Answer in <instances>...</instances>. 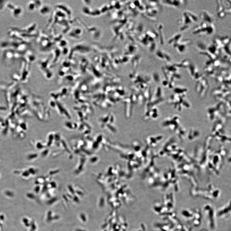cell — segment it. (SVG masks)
I'll return each mask as SVG.
<instances>
[{"label":"cell","mask_w":231,"mask_h":231,"mask_svg":"<svg viewBox=\"0 0 231 231\" xmlns=\"http://www.w3.org/2000/svg\"><path fill=\"white\" fill-rule=\"evenodd\" d=\"M188 90L185 88L176 87L174 89L173 93L170 96L169 102L176 110L181 111L185 108L190 106L186 98Z\"/></svg>","instance_id":"1"},{"label":"cell","mask_w":231,"mask_h":231,"mask_svg":"<svg viewBox=\"0 0 231 231\" xmlns=\"http://www.w3.org/2000/svg\"><path fill=\"white\" fill-rule=\"evenodd\" d=\"M6 8L10 11L12 16L15 19L20 18L24 13V9L21 6L15 5L9 2L7 5Z\"/></svg>","instance_id":"2"},{"label":"cell","mask_w":231,"mask_h":231,"mask_svg":"<svg viewBox=\"0 0 231 231\" xmlns=\"http://www.w3.org/2000/svg\"><path fill=\"white\" fill-rule=\"evenodd\" d=\"M190 43V41L189 40H184L182 41H180V42L175 47L176 49H177V51L179 53H183L186 49L187 46H188Z\"/></svg>","instance_id":"3"},{"label":"cell","mask_w":231,"mask_h":231,"mask_svg":"<svg viewBox=\"0 0 231 231\" xmlns=\"http://www.w3.org/2000/svg\"><path fill=\"white\" fill-rule=\"evenodd\" d=\"M201 17L203 21H204V22L209 24H212V19L211 18V16L207 12L204 11L202 12L201 14Z\"/></svg>","instance_id":"4"},{"label":"cell","mask_w":231,"mask_h":231,"mask_svg":"<svg viewBox=\"0 0 231 231\" xmlns=\"http://www.w3.org/2000/svg\"><path fill=\"white\" fill-rule=\"evenodd\" d=\"M35 4L34 1H31L28 3L27 5V10L30 12L33 11L35 9Z\"/></svg>","instance_id":"5"},{"label":"cell","mask_w":231,"mask_h":231,"mask_svg":"<svg viewBox=\"0 0 231 231\" xmlns=\"http://www.w3.org/2000/svg\"><path fill=\"white\" fill-rule=\"evenodd\" d=\"M9 1H0V11H2L5 7Z\"/></svg>","instance_id":"6"}]
</instances>
